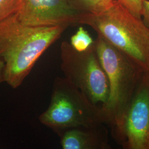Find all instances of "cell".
Returning <instances> with one entry per match:
<instances>
[{
  "label": "cell",
  "mask_w": 149,
  "mask_h": 149,
  "mask_svg": "<svg viewBox=\"0 0 149 149\" xmlns=\"http://www.w3.org/2000/svg\"><path fill=\"white\" fill-rule=\"evenodd\" d=\"M39 120L55 133L68 128L104 123L101 105L93 103L64 77H57L54 81L49 105Z\"/></svg>",
  "instance_id": "obj_4"
},
{
  "label": "cell",
  "mask_w": 149,
  "mask_h": 149,
  "mask_svg": "<svg viewBox=\"0 0 149 149\" xmlns=\"http://www.w3.org/2000/svg\"><path fill=\"white\" fill-rule=\"evenodd\" d=\"M115 0H68L78 14H97L108 9Z\"/></svg>",
  "instance_id": "obj_9"
},
{
  "label": "cell",
  "mask_w": 149,
  "mask_h": 149,
  "mask_svg": "<svg viewBox=\"0 0 149 149\" xmlns=\"http://www.w3.org/2000/svg\"><path fill=\"white\" fill-rule=\"evenodd\" d=\"M22 0H0V22L18 13Z\"/></svg>",
  "instance_id": "obj_11"
},
{
  "label": "cell",
  "mask_w": 149,
  "mask_h": 149,
  "mask_svg": "<svg viewBox=\"0 0 149 149\" xmlns=\"http://www.w3.org/2000/svg\"><path fill=\"white\" fill-rule=\"evenodd\" d=\"M76 24L91 27L98 36L149 71V28L118 0L101 13L78 14Z\"/></svg>",
  "instance_id": "obj_2"
},
{
  "label": "cell",
  "mask_w": 149,
  "mask_h": 149,
  "mask_svg": "<svg viewBox=\"0 0 149 149\" xmlns=\"http://www.w3.org/2000/svg\"><path fill=\"white\" fill-rule=\"evenodd\" d=\"M5 82V64L0 58V84Z\"/></svg>",
  "instance_id": "obj_14"
},
{
  "label": "cell",
  "mask_w": 149,
  "mask_h": 149,
  "mask_svg": "<svg viewBox=\"0 0 149 149\" xmlns=\"http://www.w3.org/2000/svg\"><path fill=\"white\" fill-rule=\"evenodd\" d=\"M118 140L125 149H149V71H144L136 86Z\"/></svg>",
  "instance_id": "obj_6"
},
{
  "label": "cell",
  "mask_w": 149,
  "mask_h": 149,
  "mask_svg": "<svg viewBox=\"0 0 149 149\" xmlns=\"http://www.w3.org/2000/svg\"><path fill=\"white\" fill-rule=\"evenodd\" d=\"M77 15L68 0H22L18 12L22 23L34 27H69L76 24Z\"/></svg>",
  "instance_id": "obj_7"
},
{
  "label": "cell",
  "mask_w": 149,
  "mask_h": 149,
  "mask_svg": "<svg viewBox=\"0 0 149 149\" xmlns=\"http://www.w3.org/2000/svg\"><path fill=\"white\" fill-rule=\"evenodd\" d=\"M94 42L89 33L84 27H80L71 36L70 43L74 50L82 52L88 50L93 45Z\"/></svg>",
  "instance_id": "obj_10"
},
{
  "label": "cell",
  "mask_w": 149,
  "mask_h": 149,
  "mask_svg": "<svg viewBox=\"0 0 149 149\" xmlns=\"http://www.w3.org/2000/svg\"><path fill=\"white\" fill-rule=\"evenodd\" d=\"M141 18L144 24L149 28V0H143Z\"/></svg>",
  "instance_id": "obj_13"
},
{
  "label": "cell",
  "mask_w": 149,
  "mask_h": 149,
  "mask_svg": "<svg viewBox=\"0 0 149 149\" xmlns=\"http://www.w3.org/2000/svg\"><path fill=\"white\" fill-rule=\"evenodd\" d=\"M56 134L60 138L63 149H109L107 131L103 124L92 127H76L60 130Z\"/></svg>",
  "instance_id": "obj_8"
},
{
  "label": "cell",
  "mask_w": 149,
  "mask_h": 149,
  "mask_svg": "<svg viewBox=\"0 0 149 149\" xmlns=\"http://www.w3.org/2000/svg\"><path fill=\"white\" fill-rule=\"evenodd\" d=\"M134 16L141 18L143 0H118ZM142 19V18H141Z\"/></svg>",
  "instance_id": "obj_12"
},
{
  "label": "cell",
  "mask_w": 149,
  "mask_h": 149,
  "mask_svg": "<svg viewBox=\"0 0 149 149\" xmlns=\"http://www.w3.org/2000/svg\"><path fill=\"white\" fill-rule=\"evenodd\" d=\"M60 69L64 77L82 92L93 103L103 106L109 95L106 72L96 53L94 44L88 50L79 52L64 41L60 47Z\"/></svg>",
  "instance_id": "obj_5"
},
{
  "label": "cell",
  "mask_w": 149,
  "mask_h": 149,
  "mask_svg": "<svg viewBox=\"0 0 149 149\" xmlns=\"http://www.w3.org/2000/svg\"><path fill=\"white\" fill-rule=\"evenodd\" d=\"M94 46L109 85L107 101L101 106L104 123L118 140L126 109L145 70L100 36Z\"/></svg>",
  "instance_id": "obj_3"
},
{
  "label": "cell",
  "mask_w": 149,
  "mask_h": 149,
  "mask_svg": "<svg viewBox=\"0 0 149 149\" xmlns=\"http://www.w3.org/2000/svg\"><path fill=\"white\" fill-rule=\"evenodd\" d=\"M68 27L27 26L19 19L18 13L0 22V58L5 64V82L13 89L21 86L38 60Z\"/></svg>",
  "instance_id": "obj_1"
}]
</instances>
